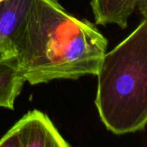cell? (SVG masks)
I'll return each instance as SVG.
<instances>
[{"mask_svg":"<svg viewBox=\"0 0 147 147\" xmlns=\"http://www.w3.org/2000/svg\"><path fill=\"white\" fill-rule=\"evenodd\" d=\"M137 7L138 8L143 18H147V0H138Z\"/></svg>","mask_w":147,"mask_h":147,"instance_id":"ba28073f","label":"cell"},{"mask_svg":"<svg viewBox=\"0 0 147 147\" xmlns=\"http://www.w3.org/2000/svg\"><path fill=\"white\" fill-rule=\"evenodd\" d=\"M0 1H1V0H0Z\"/></svg>","mask_w":147,"mask_h":147,"instance_id":"9c48e42d","label":"cell"},{"mask_svg":"<svg viewBox=\"0 0 147 147\" xmlns=\"http://www.w3.org/2000/svg\"><path fill=\"white\" fill-rule=\"evenodd\" d=\"M108 42L95 24L58 0H32L20 29L17 61L30 85L97 76Z\"/></svg>","mask_w":147,"mask_h":147,"instance_id":"6da1fadb","label":"cell"},{"mask_svg":"<svg viewBox=\"0 0 147 147\" xmlns=\"http://www.w3.org/2000/svg\"><path fill=\"white\" fill-rule=\"evenodd\" d=\"M21 147H71L47 114L32 110L18 122Z\"/></svg>","mask_w":147,"mask_h":147,"instance_id":"3957f363","label":"cell"},{"mask_svg":"<svg viewBox=\"0 0 147 147\" xmlns=\"http://www.w3.org/2000/svg\"><path fill=\"white\" fill-rule=\"evenodd\" d=\"M138 0H91L96 24H116L121 29L128 25V19L137 7Z\"/></svg>","mask_w":147,"mask_h":147,"instance_id":"5b68a950","label":"cell"},{"mask_svg":"<svg viewBox=\"0 0 147 147\" xmlns=\"http://www.w3.org/2000/svg\"><path fill=\"white\" fill-rule=\"evenodd\" d=\"M25 82L16 58L0 61V107L14 110Z\"/></svg>","mask_w":147,"mask_h":147,"instance_id":"8992f818","label":"cell"},{"mask_svg":"<svg viewBox=\"0 0 147 147\" xmlns=\"http://www.w3.org/2000/svg\"><path fill=\"white\" fill-rule=\"evenodd\" d=\"M95 106L105 126L121 135L147 125V18L106 53L97 74Z\"/></svg>","mask_w":147,"mask_h":147,"instance_id":"7a4b0ae2","label":"cell"},{"mask_svg":"<svg viewBox=\"0 0 147 147\" xmlns=\"http://www.w3.org/2000/svg\"><path fill=\"white\" fill-rule=\"evenodd\" d=\"M0 147H21L19 131L17 123L0 138Z\"/></svg>","mask_w":147,"mask_h":147,"instance_id":"52a82bcc","label":"cell"},{"mask_svg":"<svg viewBox=\"0 0 147 147\" xmlns=\"http://www.w3.org/2000/svg\"><path fill=\"white\" fill-rule=\"evenodd\" d=\"M31 1H0V61L17 58L20 29Z\"/></svg>","mask_w":147,"mask_h":147,"instance_id":"277c9868","label":"cell"}]
</instances>
